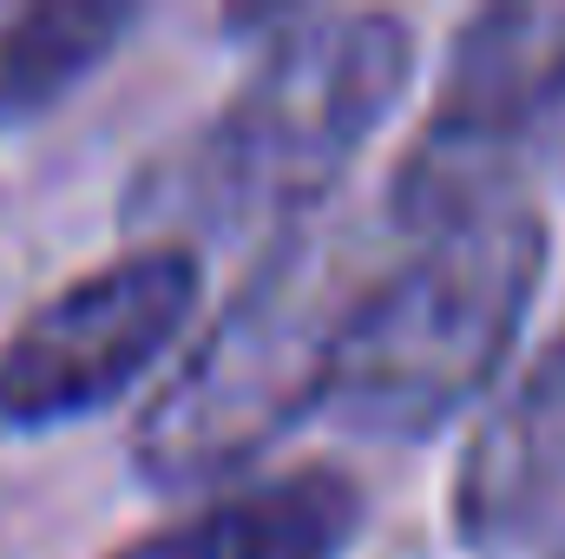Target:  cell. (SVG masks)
<instances>
[{
    "instance_id": "obj_1",
    "label": "cell",
    "mask_w": 565,
    "mask_h": 559,
    "mask_svg": "<svg viewBox=\"0 0 565 559\" xmlns=\"http://www.w3.org/2000/svg\"><path fill=\"white\" fill-rule=\"evenodd\" d=\"M415 73V27L382 7L282 13L211 119L171 139L126 191L139 244L289 231L329 211Z\"/></svg>"
},
{
    "instance_id": "obj_2",
    "label": "cell",
    "mask_w": 565,
    "mask_h": 559,
    "mask_svg": "<svg viewBox=\"0 0 565 559\" xmlns=\"http://www.w3.org/2000/svg\"><path fill=\"white\" fill-rule=\"evenodd\" d=\"M369 231L316 211L264 238V257L184 342L178 369L132 421V467L151 487H237L296 421L329 409L355 323Z\"/></svg>"
},
{
    "instance_id": "obj_3",
    "label": "cell",
    "mask_w": 565,
    "mask_h": 559,
    "mask_svg": "<svg viewBox=\"0 0 565 559\" xmlns=\"http://www.w3.org/2000/svg\"><path fill=\"white\" fill-rule=\"evenodd\" d=\"M546 257L553 231L533 198L408 238L355 303L329 415L369 441L440 434L500 382L546 283Z\"/></svg>"
},
{
    "instance_id": "obj_4",
    "label": "cell",
    "mask_w": 565,
    "mask_h": 559,
    "mask_svg": "<svg viewBox=\"0 0 565 559\" xmlns=\"http://www.w3.org/2000/svg\"><path fill=\"white\" fill-rule=\"evenodd\" d=\"M565 158V0L480 7L447 53L427 126L388 178V224L440 231L526 198V178Z\"/></svg>"
},
{
    "instance_id": "obj_5",
    "label": "cell",
    "mask_w": 565,
    "mask_h": 559,
    "mask_svg": "<svg viewBox=\"0 0 565 559\" xmlns=\"http://www.w3.org/2000/svg\"><path fill=\"white\" fill-rule=\"evenodd\" d=\"M204 296V264L184 244H132L33 303L0 342V428H60L145 382Z\"/></svg>"
},
{
    "instance_id": "obj_6",
    "label": "cell",
    "mask_w": 565,
    "mask_h": 559,
    "mask_svg": "<svg viewBox=\"0 0 565 559\" xmlns=\"http://www.w3.org/2000/svg\"><path fill=\"white\" fill-rule=\"evenodd\" d=\"M454 534L480 553L565 534V323L467 434L454 467Z\"/></svg>"
},
{
    "instance_id": "obj_7",
    "label": "cell",
    "mask_w": 565,
    "mask_h": 559,
    "mask_svg": "<svg viewBox=\"0 0 565 559\" xmlns=\"http://www.w3.org/2000/svg\"><path fill=\"white\" fill-rule=\"evenodd\" d=\"M362 487L335 461L250 474L106 559H342L362 534Z\"/></svg>"
},
{
    "instance_id": "obj_8",
    "label": "cell",
    "mask_w": 565,
    "mask_h": 559,
    "mask_svg": "<svg viewBox=\"0 0 565 559\" xmlns=\"http://www.w3.org/2000/svg\"><path fill=\"white\" fill-rule=\"evenodd\" d=\"M139 13L119 0H40L0 27V126L46 113L73 93L132 27Z\"/></svg>"
}]
</instances>
